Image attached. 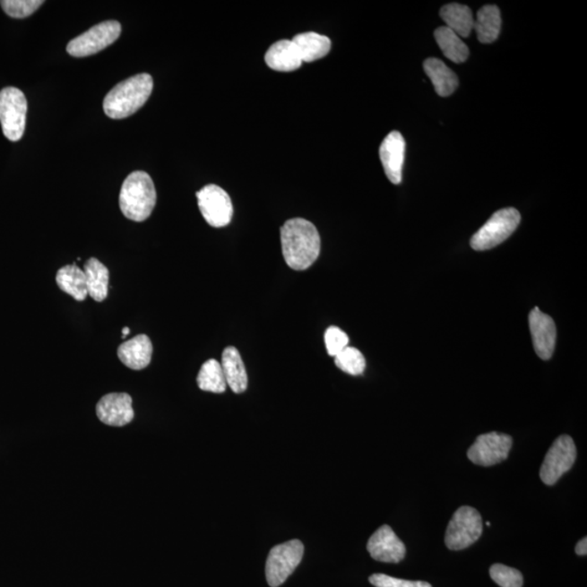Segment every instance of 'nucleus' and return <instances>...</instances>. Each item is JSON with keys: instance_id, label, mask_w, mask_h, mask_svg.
<instances>
[{"instance_id": "obj_16", "label": "nucleus", "mask_w": 587, "mask_h": 587, "mask_svg": "<svg viewBox=\"0 0 587 587\" xmlns=\"http://www.w3.org/2000/svg\"><path fill=\"white\" fill-rule=\"evenodd\" d=\"M152 351L151 341L145 334H140L125 341L117 349V357L122 364L132 370H142L151 364Z\"/></svg>"}, {"instance_id": "obj_21", "label": "nucleus", "mask_w": 587, "mask_h": 587, "mask_svg": "<svg viewBox=\"0 0 587 587\" xmlns=\"http://www.w3.org/2000/svg\"><path fill=\"white\" fill-rule=\"evenodd\" d=\"M423 68L438 95L447 97L455 93L459 84L457 75L442 60L427 59Z\"/></svg>"}, {"instance_id": "obj_2", "label": "nucleus", "mask_w": 587, "mask_h": 587, "mask_svg": "<svg viewBox=\"0 0 587 587\" xmlns=\"http://www.w3.org/2000/svg\"><path fill=\"white\" fill-rule=\"evenodd\" d=\"M154 89L150 74L142 73L115 86L105 97V114L111 119H125L134 115L146 104Z\"/></svg>"}, {"instance_id": "obj_30", "label": "nucleus", "mask_w": 587, "mask_h": 587, "mask_svg": "<svg viewBox=\"0 0 587 587\" xmlns=\"http://www.w3.org/2000/svg\"><path fill=\"white\" fill-rule=\"evenodd\" d=\"M324 341L328 354L335 357L343 351L346 347H349L350 339L345 332L341 331L338 326H331L325 331Z\"/></svg>"}, {"instance_id": "obj_3", "label": "nucleus", "mask_w": 587, "mask_h": 587, "mask_svg": "<svg viewBox=\"0 0 587 587\" xmlns=\"http://www.w3.org/2000/svg\"><path fill=\"white\" fill-rule=\"evenodd\" d=\"M155 184L148 173L135 171L125 178L120 192V209L132 221L142 222L150 218L156 206Z\"/></svg>"}, {"instance_id": "obj_34", "label": "nucleus", "mask_w": 587, "mask_h": 587, "mask_svg": "<svg viewBox=\"0 0 587 587\" xmlns=\"http://www.w3.org/2000/svg\"><path fill=\"white\" fill-rule=\"evenodd\" d=\"M488 527H491V522H487Z\"/></svg>"}, {"instance_id": "obj_29", "label": "nucleus", "mask_w": 587, "mask_h": 587, "mask_svg": "<svg viewBox=\"0 0 587 587\" xmlns=\"http://www.w3.org/2000/svg\"><path fill=\"white\" fill-rule=\"evenodd\" d=\"M44 4L43 0H3L4 12L14 19L28 18Z\"/></svg>"}, {"instance_id": "obj_25", "label": "nucleus", "mask_w": 587, "mask_h": 587, "mask_svg": "<svg viewBox=\"0 0 587 587\" xmlns=\"http://www.w3.org/2000/svg\"><path fill=\"white\" fill-rule=\"evenodd\" d=\"M436 43L446 58L455 64H462L469 57V48L461 37L447 27L438 28L434 32Z\"/></svg>"}, {"instance_id": "obj_1", "label": "nucleus", "mask_w": 587, "mask_h": 587, "mask_svg": "<svg viewBox=\"0 0 587 587\" xmlns=\"http://www.w3.org/2000/svg\"><path fill=\"white\" fill-rule=\"evenodd\" d=\"M281 244L285 263L296 272L310 268L321 252L318 229L314 223L301 218L290 219L283 224Z\"/></svg>"}, {"instance_id": "obj_8", "label": "nucleus", "mask_w": 587, "mask_h": 587, "mask_svg": "<svg viewBox=\"0 0 587 587\" xmlns=\"http://www.w3.org/2000/svg\"><path fill=\"white\" fill-rule=\"evenodd\" d=\"M121 34V24L117 22H105L86 30L66 46V52L73 57H88L114 44Z\"/></svg>"}, {"instance_id": "obj_31", "label": "nucleus", "mask_w": 587, "mask_h": 587, "mask_svg": "<svg viewBox=\"0 0 587 587\" xmlns=\"http://www.w3.org/2000/svg\"><path fill=\"white\" fill-rule=\"evenodd\" d=\"M369 581L376 587H432L427 582L396 579L382 574H372Z\"/></svg>"}, {"instance_id": "obj_22", "label": "nucleus", "mask_w": 587, "mask_h": 587, "mask_svg": "<svg viewBox=\"0 0 587 587\" xmlns=\"http://www.w3.org/2000/svg\"><path fill=\"white\" fill-rule=\"evenodd\" d=\"M56 282L65 293L75 300L83 301L88 298V285L83 270L76 264L65 265L56 274Z\"/></svg>"}, {"instance_id": "obj_6", "label": "nucleus", "mask_w": 587, "mask_h": 587, "mask_svg": "<svg viewBox=\"0 0 587 587\" xmlns=\"http://www.w3.org/2000/svg\"><path fill=\"white\" fill-rule=\"evenodd\" d=\"M28 100L23 91L6 88L0 91V124L9 141L22 139L27 124Z\"/></svg>"}, {"instance_id": "obj_7", "label": "nucleus", "mask_w": 587, "mask_h": 587, "mask_svg": "<svg viewBox=\"0 0 587 587\" xmlns=\"http://www.w3.org/2000/svg\"><path fill=\"white\" fill-rule=\"evenodd\" d=\"M483 523L477 509L463 506L453 514L449 522L445 544L449 549L462 550L469 548L481 538Z\"/></svg>"}, {"instance_id": "obj_27", "label": "nucleus", "mask_w": 587, "mask_h": 587, "mask_svg": "<svg viewBox=\"0 0 587 587\" xmlns=\"http://www.w3.org/2000/svg\"><path fill=\"white\" fill-rule=\"evenodd\" d=\"M335 365L345 374L350 376H360L366 370V359L361 351L355 349V347H346V349L340 352L338 356L334 357Z\"/></svg>"}, {"instance_id": "obj_10", "label": "nucleus", "mask_w": 587, "mask_h": 587, "mask_svg": "<svg viewBox=\"0 0 587 587\" xmlns=\"http://www.w3.org/2000/svg\"><path fill=\"white\" fill-rule=\"evenodd\" d=\"M199 211L209 226L227 227L232 220L233 203L229 194L220 186H207L196 194Z\"/></svg>"}, {"instance_id": "obj_9", "label": "nucleus", "mask_w": 587, "mask_h": 587, "mask_svg": "<svg viewBox=\"0 0 587 587\" xmlns=\"http://www.w3.org/2000/svg\"><path fill=\"white\" fill-rule=\"evenodd\" d=\"M576 459V447L573 437L561 436L546 453L540 478L546 485H554L573 468Z\"/></svg>"}, {"instance_id": "obj_13", "label": "nucleus", "mask_w": 587, "mask_h": 587, "mask_svg": "<svg viewBox=\"0 0 587 587\" xmlns=\"http://www.w3.org/2000/svg\"><path fill=\"white\" fill-rule=\"evenodd\" d=\"M529 325L536 355L540 359L549 360L557 340V328L554 320L535 307L529 315Z\"/></svg>"}, {"instance_id": "obj_14", "label": "nucleus", "mask_w": 587, "mask_h": 587, "mask_svg": "<svg viewBox=\"0 0 587 587\" xmlns=\"http://www.w3.org/2000/svg\"><path fill=\"white\" fill-rule=\"evenodd\" d=\"M97 417L107 426L124 427L134 418L132 397L125 393L105 395L96 407Z\"/></svg>"}, {"instance_id": "obj_24", "label": "nucleus", "mask_w": 587, "mask_h": 587, "mask_svg": "<svg viewBox=\"0 0 587 587\" xmlns=\"http://www.w3.org/2000/svg\"><path fill=\"white\" fill-rule=\"evenodd\" d=\"M441 17L446 27L458 37L468 38L474 27L471 9L461 4H449L441 9Z\"/></svg>"}, {"instance_id": "obj_4", "label": "nucleus", "mask_w": 587, "mask_h": 587, "mask_svg": "<svg viewBox=\"0 0 587 587\" xmlns=\"http://www.w3.org/2000/svg\"><path fill=\"white\" fill-rule=\"evenodd\" d=\"M522 221L517 209L505 208L495 212L491 219L473 235L470 245L474 250L492 249L512 237Z\"/></svg>"}, {"instance_id": "obj_23", "label": "nucleus", "mask_w": 587, "mask_h": 587, "mask_svg": "<svg viewBox=\"0 0 587 587\" xmlns=\"http://www.w3.org/2000/svg\"><path fill=\"white\" fill-rule=\"evenodd\" d=\"M500 28H502V17L498 7L488 4L479 9L473 27L479 42L483 44L495 42L499 37Z\"/></svg>"}, {"instance_id": "obj_33", "label": "nucleus", "mask_w": 587, "mask_h": 587, "mask_svg": "<svg viewBox=\"0 0 587 587\" xmlns=\"http://www.w3.org/2000/svg\"><path fill=\"white\" fill-rule=\"evenodd\" d=\"M129 334H130V329L127 328V326H126V328H125L124 330H122V338L125 339V338H126V336L129 335Z\"/></svg>"}, {"instance_id": "obj_17", "label": "nucleus", "mask_w": 587, "mask_h": 587, "mask_svg": "<svg viewBox=\"0 0 587 587\" xmlns=\"http://www.w3.org/2000/svg\"><path fill=\"white\" fill-rule=\"evenodd\" d=\"M264 59L269 68L280 71V73H292V71L299 69L303 65L298 49H296L292 40L289 39H282L274 43L268 49Z\"/></svg>"}, {"instance_id": "obj_19", "label": "nucleus", "mask_w": 587, "mask_h": 587, "mask_svg": "<svg viewBox=\"0 0 587 587\" xmlns=\"http://www.w3.org/2000/svg\"><path fill=\"white\" fill-rule=\"evenodd\" d=\"M292 42L303 63H313L324 58L331 50V39L315 32L296 35Z\"/></svg>"}, {"instance_id": "obj_18", "label": "nucleus", "mask_w": 587, "mask_h": 587, "mask_svg": "<svg viewBox=\"0 0 587 587\" xmlns=\"http://www.w3.org/2000/svg\"><path fill=\"white\" fill-rule=\"evenodd\" d=\"M227 384L237 394L247 390L248 376L241 355L235 347L229 346L223 350L220 362Z\"/></svg>"}, {"instance_id": "obj_32", "label": "nucleus", "mask_w": 587, "mask_h": 587, "mask_svg": "<svg viewBox=\"0 0 587 587\" xmlns=\"http://www.w3.org/2000/svg\"><path fill=\"white\" fill-rule=\"evenodd\" d=\"M575 553L579 556H585L587 554V540L582 539L575 546Z\"/></svg>"}, {"instance_id": "obj_11", "label": "nucleus", "mask_w": 587, "mask_h": 587, "mask_svg": "<svg viewBox=\"0 0 587 587\" xmlns=\"http://www.w3.org/2000/svg\"><path fill=\"white\" fill-rule=\"evenodd\" d=\"M513 446L512 436L491 432L479 436L469 448L468 458L482 467H491L506 461Z\"/></svg>"}, {"instance_id": "obj_20", "label": "nucleus", "mask_w": 587, "mask_h": 587, "mask_svg": "<svg viewBox=\"0 0 587 587\" xmlns=\"http://www.w3.org/2000/svg\"><path fill=\"white\" fill-rule=\"evenodd\" d=\"M83 272L88 292L95 301H104L109 292V270L99 259L91 258L84 264Z\"/></svg>"}, {"instance_id": "obj_26", "label": "nucleus", "mask_w": 587, "mask_h": 587, "mask_svg": "<svg viewBox=\"0 0 587 587\" xmlns=\"http://www.w3.org/2000/svg\"><path fill=\"white\" fill-rule=\"evenodd\" d=\"M197 384L202 391L216 394L226 392L228 384L220 362L216 359L207 360L199 371Z\"/></svg>"}, {"instance_id": "obj_15", "label": "nucleus", "mask_w": 587, "mask_h": 587, "mask_svg": "<svg viewBox=\"0 0 587 587\" xmlns=\"http://www.w3.org/2000/svg\"><path fill=\"white\" fill-rule=\"evenodd\" d=\"M406 142L400 132L393 131L382 142L380 158L387 178L393 184H401L405 161Z\"/></svg>"}, {"instance_id": "obj_5", "label": "nucleus", "mask_w": 587, "mask_h": 587, "mask_svg": "<svg viewBox=\"0 0 587 587\" xmlns=\"http://www.w3.org/2000/svg\"><path fill=\"white\" fill-rule=\"evenodd\" d=\"M304 544L299 540L274 546L265 564V578L272 587L282 585L304 557Z\"/></svg>"}, {"instance_id": "obj_28", "label": "nucleus", "mask_w": 587, "mask_h": 587, "mask_svg": "<svg viewBox=\"0 0 587 587\" xmlns=\"http://www.w3.org/2000/svg\"><path fill=\"white\" fill-rule=\"evenodd\" d=\"M489 574L500 587H522L523 576L519 570L510 568V566L495 564L489 569Z\"/></svg>"}, {"instance_id": "obj_12", "label": "nucleus", "mask_w": 587, "mask_h": 587, "mask_svg": "<svg viewBox=\"0 0 587 587\" xmlns=\"http://www.w3.org/2000/svg\"><path fill=\"white\" fill-rule=\"evenodd\" d=\"M367 549L371 557L386 564L401 563L406 556V546L390 525H382L371 536Z\"/></svg>"}]
</instances>
